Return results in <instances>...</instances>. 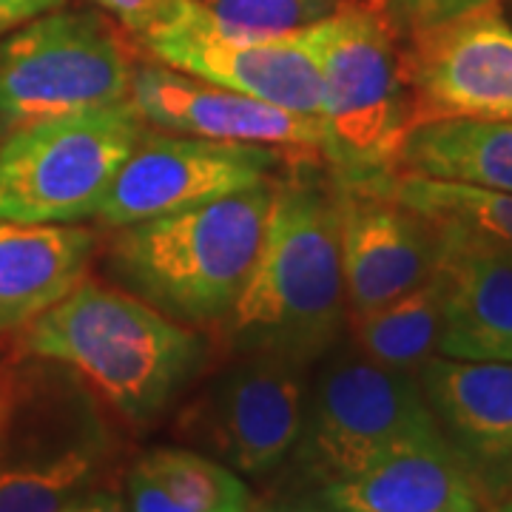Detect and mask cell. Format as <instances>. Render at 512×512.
Listing matches in <instances>:
<instances>
[{"label": "cell", "mask_w": 512, "mask_h": 512, "mask_svg": "<svg viewBox=\"0 0 512 512\" xmlns=\"http://www.w3.org/2000/svg\"><path fill=\"white\" fill-rule=\"evenodd\" d=\"M100 9L120 20L134 35H148L163 26L180 6V0H92Z\"/></svg>", "instance_id": "obj_24"}, {"label": "cell", "mask_w": 512, "mask_h": 512, "mask_svg": "<svg viewBox=\"0 0 512 512\" xmlns=\"http://www.w3.org/2000/svg\"><path fill=\"white\" fill-rule=\"evenodd\" d=\"M404 80L416 126L444 117L512 120V23L498 3L404 32Z\"/></svg>", "instance_id": "obj_10"}, {"label": "cell", "mask_w": 512, "mask_h": 512, "mask_svg": "<svg viewBox=\"0 0 512 512\" xmlns=\"http://www.w3.org/2000/svg\"><path fill=\"white\" fill-rule=\"evenodd\" d=\"M416 444H447L419 376L376 365L356 345L328 353L296 444L305 470L328 487Z\"/></svg>", "instance_id": "obj_6"}, {"label": "cell", "mask_w": 512, "mask_h": 512, "mask_svg": "<svg viewBox=\"0 0 512 512\" xmlns=\"http://www.w3.org/2000/svg\"><path fill=\"white\" fill-rule=\"evenodd\" d=\"M128 100L148 126L220 143L325 151L319 120L231 92L165 63L137 66Z\"/></svg>", "instance_id": "obj_14"}, {"label": "cell", "mask_w": 512, "mask_h": 512, "mask_svg": "<svg viewBox=\"0 0 512 512\" xmlns=\"http://www.w3.org/2000/svg\"><path fill=\"white\" fill-rule=\"evenodd\" d=\"M396 165L430 180L512 194V120L444 117L410 128Z\"/></svg>", "instance_id": "obj_18"}, {"label": "cell", "mask_w": 512, "mask_h": 512, "mask_svg": "<svg viewBox=\"0 0 512 512\" xmlns=\"http://www.w3.org/2000/svg\"><path fill=\"white\" fill-rule=\"evenodd\" d=\"M308 35L322 74L325 154L350 180L382 177L416 126L399 40L370 6H339Z\"/></svg>", "instance_id": "obj_4"}, {"label": "cell", "mask_w": 512, "mask_h": 512, "mask_svg": "<svg viewBox=\"0 0 512 512\" xmlns=\"http://www.w3.org/2000/svg\"><path fill=\"white\" fill-rule=\"evenodd\" d=\"M350 322L359 353L387 370L419 376L421 367L439 356L441 319L433 276L373 311L350 313Z\"/></svg>", "instance_id": "obj_19"}, {"label": "cell", "mask_w": 512, "mask_h": 512, "mask_svg": "<svg viewBox=\"0 0 512 512\" xmlns=\"http://www.w3.org/2000/svg\"><path fill=\"white\" fill-rule=\"evenodd\" d=\"M348 319L336 194L276 185L254 268L220 322L225 342L239 356L271 353L311 367L339 345Z\"/></svg>", "instance_id": "obj_1"}, {"label": "cell", "mask_w": 512, "mask_h": 512, "mask_svg": "<svg viewBox=\"0 0 512 512\" xmlns=\"http://www.w3.org/2000/svg\"><path fill=\"white\" fill-rule=\"evenodd\" d=\"M140 40L157 63L322 123V74L308 29L282 37L237 35L200 0H180L177 12Z\"/></svg>", "instance_id": "obj_8"}, {"label": "cell", "mask_w": 512, "mask_h": 512, "mask_svg": "<svg viewBox=\"0 0 512 512\" xmlns=\"http://www.w3.org/2000/svg\"><path fill=\"white\" fill-rule=\"evenodd\" d=\"M103 441L77 447L52 464H0V512H60L86 493Z\"/></svg>", "instance_id": "obj_22"}, {"label": "cell", "mask_w": 512, "mask_h": 512, "mask_svg": "<svg viewBox=\"0 0 512 512\" xmlns=\"http://www.w3.org/2000/svg\"><path fill=\"white\" fill-rule=\"evenodd\" d=\"M20 350L72 370L123 419L146 424L205 362L197 330L134 293L83 282L20 333Z\"/></svg>", "instance_id": "obj_2"}, {"label": "cell", "mask_w": 512, "mask_h": 512, "mask_svg": "<svg viewBox=\"0 0 512 512\" xmlns=\"http://www.w3.org/2000/svg\"><path fill=\"white\" fill-rule=\"evenodd\" d=\"M131 100L40 120L0 146V220L97 217L114 177L146 131Z\"/></svg>", "instance_id": "obj_5"}, {"label": "cell", "mask_w": 512, "mask_h": 512, "mask_svg": "<svg viewBox=\"0 0 512 512\" xmlns=\"http://www.w3.org/2000/svg\"><path fill=\"white\" fill-rule=\"evenodd\" d=\"M276 183L114 228V279L174 322H222L254 268Z\"/></svg>", "instance_id": "obj_3"}, {"label": "cell", "mask_w": 512, "mask_h": 512, "mask_svg": "<svg viewBox=\"0 0 512 512\" xmlns=\"http://www.w3.org/2000/svg\"><path fill=\"white\" fill-rule=\"evenodd\" d=\"M484 512H512V495H507L504 501H498V504H493V507H487Z\"/></svg>", "instance_id": "obj_29"}, {"label": "cell", "mask_w": 512, "mask_h": 512, "mask_svg": "<svg viewBox=\"0 0 512 512\" xmlns=\"http://www.w3.org/2000/svg\"><path fill=\"white\" fill-rule=\"evenodd\" d=\"M339 512H484L487 493L450 444H416L325 487Z\"/></svg>", "instance_id": "obj_17"}, {"label": "cell", "mask_w": 512, "mask_h": 512, "mask_svg": "<svg viewBox=\"0 0 512 512\" xmlns=\"http://www.w3.org/2000/svg\"><path fill=\"white\" fill-rule=\"evenodd\" d=\"M430 222L439 231V356L512 362V248L461 222Z\"/></svg>", "instance_id": "obj_13"}, {"label": "cell", "mask_w": 512, "mask_h": 512, "mask_svg": "<svg viewBox=\"0 0 512 512\" xmlns=\"http://www.w3.org/2000/svg\"><path fill=\"white\" fill-rule=\"evenodd\" d=\"M94 231L77 222L0 220V330H23L92 271Z\"/></svg>", "instance_id": "obj_16"}, {"label": "cell", "mask_w": 512, "mask_h": 512, "mask_svg": "<svg viewBox=\"0 0 512 512\" xmlns=\"http://www.w3.org/2000/svg\"><path fill=\"white\" fill-rule=\"evenodd\" d=\"M390 194L427 220L461 222L512 248V194L450 180H430L407 171L390 180Z\"/></svg>", "instance_id": "obj_20"}, {"label": "cell", "mask_w": 512, "mask_h": 512, "mask_svg": "<svg viewBox=\"0 0 512 512\" xmlns=\"http://www.w3.org/2000/svg\"><path fill=\"white\" fill-rule=\"evenodd\" d=\"M393 177L350 180L339 194V245L348 311L365 313L427 282L439 231L390 194Z\"/></svg>", "instance_id": "obj_12"}, {"label": "cell", "mask_w": 512, "mask_h": 512, "mask_svg": "<svg viewBox=\"0 0 512 512\" xmlns=\"http://www.w3.org/2000/svg\"><path fill=\"white\" fill-rule=\"evenodd\" d=\"M180 504L194 512H251L254 493L237 470L194 450H151L137 461Z\"/></svg>", "instance_id": "obj_21"}, {"label": "cell", "mask_w": 512, "mask_h": 512, "mask_svg": "<svg viewBox=\"0 0 512 512\" xmlns=\"http://www.w3.org/2000/svg\"><path fill=\"white\" fill-rule=\"evenodd\" d=\"M202 9L237 35L282 37L330 18L339 0H200Z\"/></svg>", "instance_id": "obj_23"}, {"label": "cell", "mask_w": 512, "mask_h": 512, "mask_svg": "<svg viewBox=\"0 0 512 512\" xmlns=\"http://www.w3.org/2000/svg\"><path fill=\"white\" fill-rule=\"evenodd\" d=\"M296 512H339V510H333V507H330V510H296Z\"/></svg>", "instance_id": "obj_30"}, {"label": "cell", "mask_w": 512, "mask_h": 512, "mask_svg": "<svg viewBox=\"0 0 512 512\" xmlns=\"http://www.w3.org/2000/svg\"><path fill=\"white\" fill-rule=\"evenodd\" d=\"M9 404H12V376L0 373V444H3V430L9 419Z\"/></svg>", "instance_id": "obj_28"}, {"label": "cell", "mask_w": 512, "mask_h": 512, "mask_svg": "<svg viewBox=\"0 0 512 512\" xmlns=\"http://www.w3.org/2000/svg\"><path fill=\"white\" fill-rule=\"evenodd\" d=\"M63 3L66 0H0V37L46 12H55Z\"/></svg>", "instance_id": "obj_26"}, {"label": "cell", "mask_w": 512, "mask_h": 512, "mask_svg": "<svg viewBox=\"0 0 512 512\" xmlns=\"http://www.w3.org/2000/svg\"><path fill=\"white\" fill-rule=\"evenodd\" d=\"M123 40L97 12L55 9L0 40V128L123 103L131 94Z\"/></svg>", "instance_id": "obj_7"}, {"label": "cell", "mask_w": 512, "mask_h": 512, "mask_svg": "<svg viewBox=\"0 0 512 512\" xmlns=\"http://www.w3.org/2000/svg\"><path fill=\"white\" fill-rule=\"evenodd\" d=\"M126 493L128 512H194L188 510L185 504H180L160 481H154L137 464H134V470L126 478Z\"/></svg>", "instance_id": "obj_25"}, {"label": "cell", "mask_w": 512, "mask_h": 512, "mask_svg": "<svg viewBox=\"0 0 512 512\" xmlns=\"http://www.w3.org/2000/svg\"><path fill=\"white\" fill-rule=\"evenodd\" d=\"M419 384L444 439L487 498L512 487V362L433 356Z\"/></svg>", "instance_id": "obj_15"}, {"label": "cell", "mask_w": 512, "mask_h": 512, "mask_svg": "<svg viewBox=\"0 0 512 512\" xmlns=\"http://www.w3.org/2000/svg\"><path fill=\"white\" fill-rule=\"evenodd\" d=\"M308 367L271 353H245L208 387L194 427L214 453L242 476H268L302 436Z\"/></svg>", "instance_id": "obj_11"}, {"label": "cell", "mask_w": 512, "mask_h": 512, "mask_svg": "<svg viewBox=\"0 0 512 512\" xmlns=\"http://www.w3.org/2000/svg\"><path fill=\"white\" fill-rule=\"evenodd\" d=\"M282 154L271 146L220 143L174 131H143L114 177L97 220L126 228L274 183Z\"/></svg>", "instance_id": "obj_9"}, {"label": "cell", "mask_w": 512, "mask_h": 512, "mask_svg": "<svg viewBox=\"0 0 512 512\" xmlns=\"http://www.w3.org/2000/svg\"><path fill=\"white\" fill-rule=\"evenodd\" d=\"M60 512H128V507L114 495H80Z\"/></svg>", "instance_id": "obj_27"}]
</instances>
